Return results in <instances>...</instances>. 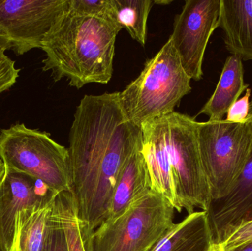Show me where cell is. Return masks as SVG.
I'll use <instances>...</instances> for the list:
<instances>
[{
    "label": "cell",
    "instance_id": "obj_1",
    "mask_svg": "<svg viewBox=\"0 0 252 251\" xmlns=\"http://www.w3.org/2000/svg\"><path fill=\"white\" fill-rule=\"evenodd\" d=\"M141 128L127 120L118 92L85 95L69 132L72 193L87 237L106 221L121 169L139 144Z\"/></svg>",
    "mask_w": 252,
    "mask_h": 251
},
{
    "label": "cell",
    "instance_id": "obj_2",
    "mask_svg": "<svg viewBox=\"0 0 252 251\" xmlns=\"http://www.w3.org/2000/svg\"><path fill=\"white\" fill-rule=\"evenodd\" d=\"M197 121L184 113L170 114L141 127V150L149 189L167 199L178 212L195 207L210 212L213 198L201 162Z\"/></svg>",
    "mask_w": 252,
    "mask_h": 251
},
{
    "label": "cell",
    "instance_id": "obj_3",
    "mask_svg": "<svg viewBox=\"0 0 252 251\" xmlns=\"http://www.w3.org/2000/svg\"><path fill=\"white\" fill-rule=\"evenodd\" d=\"M121 29L112 21L75 14L68 4L44 37L42 70L51 72L55 82L65 78L78 89L90 84H107Z\"/></svg>",
    "mask_w": 252,
    "mask_h": 251
},
{
    "label": "cell",
    "instance_id": "obj_4",
    "mask_svg": "<svg viewBox=\"0 0 252 251\" xmlns=\"http://www.w3.org/2000/svg\"><path fill=\"white\" fill-rule=\"evenodd\" d=\"M191 90V78L168 39L145 63L140 75L118 92V97L127 120L141 128L146 122L174 112Z\"/></svg>",
    "mask_w": 252,
    "mask_h": 251
},
{
    "label": "cell",
    "instance_id": "obj_5",
    "mask_svg": "<svg viewBox=\"0 0 252 251\" xmlns=\"http://www.w3.org/2000/svg\"><path fill=\"white\" fill-rule=\"evenodd\" d=\"M176 209L148 190L87 237V251H150L174 225Z\"/></svg>",
    "mask_w": 252,
    "mask_h": 251
},
{
    "label": "cell",
    "instance_id": "obj_6",
    "mask_svg": "<svg viewBox=\"0 0 252 251\" xmlns=\"http://www.w3.org/2000/svg\"><path fill=\"white\" fill-rule=\"evenodd\" d=\"M0 159L8 173L41 181L56 194L72 192L69 150L48 133L22 123L1 129Z\"/></svg>",
    "mask_w": 252,
    "mask_h": 251
},
{
    "label": "cell",
    "instance_id": "obj_7",
    "mask_svg": "<svg viewBox=\"0 0 252 251\" xmlns=\"http://www.w3.org/2000/svg\"><path fill=\"white\" fill-rule=\"evenodd\" d=\"M201 162L213 201L224 197L235 186L252 154V116L243 123L197 122Z\"/></svg>",
    "mask_w": 252,
    "mask_h": 251
},
{
    "label": "cell",
    "instance_id": "obj_8",
    "mask_svg": "<svg viewBox=\"0 0 252 251\" xmlns=\"http://www.w3.org/2000/svg\"><path fill=\"white\" fill-rule=\"evenodd\" d=\"M69 0H0V47L22 56L41 49Z\"/></svg>",
    "mask_w": 252,
    "mask_h": 251
},
{
    "label": "cell",
    "instance_id": "obj_9",
    "mask_svg": "<svg viewBox=\"0 0 252 251\" xmlns=\"http://www.w3.org/2000/svg\"><path fill=\"white\" fill-rule=\"evenodd\" d=\"M221 0H187L175 17L169 39L191 80L203 78V62L209 40L219 28Z\"/></svg>",
    "mask_w": 252,
    "mask_h": 251
},
{
    "label": "cell",
    "instance_id": "obj_10",
    "mask_svg": "<svg viewBox=\"0 0 252 251\" xmlns=\"http://www.w3.org/2000/svg\"><path fill=\"white\" fill-rule=\"evenodd\" d=\"M210 215L216 243L252 220V154L235 186ZM210 214V213H209Z\"/></svg>",
    "mask_w": 252,
    "mask_h": 251
},
{
    "label": "cell",
    "instance_id": "obj_11",
    "mask_svg": "<svg viewBox=\"0 0 252 251\" xmlns=\"http://www.w3.org/2000/svg\"><path fill=\"white\" fill-rule=\"evenodd\" d=\"M219 28L226 50L252 60V0H221Z\"/></svg>",
    "mask_w": 252,
    "mask_h": 251
},
{
    "label": "cell",
    "instance_id": "obj_12",
    "mask_svg": "<svg viewBox=\"0 0 252 251\" xmlns=\"http://www.w3.org/2000/svg\"><path fill=\"white\" fill-rule=\"evenodd\" d=\"M57 195L51 192L32 206L17 212L10 251H43Z\"/></svg>",
    "mask_w": 252,
    "mask_h": 251
},
{
    "label": "cell",
    "instance_id": "obj_13",
    "mask_svg": "<svg viewBox=\"0 0 252 251\" xmlns=\"http://www.w3.org/2000/svg\"><path fill=\"white\" fill-rule=\"evenodd\" d=\"M42 197L37 195L35 181L32 178L6 172L5 179L0 188V221L4 251L11 250L17 212Z\"/></svg>",
    "mask_w": 252,
    "mask_h": 251
},
{
    "label": "cell",
    "instance_id": "obj_14",
    "mask_svg": "<svg viewBox=\"0 0 252 251\" xmlns=\"http://www.w3.org/2000/svg\"><path fill=\"white\" fill-rule=\"evenodd\" d=\"M214 243L210 214L201 211L175 223L150 251H207Z\"/></svg>",
    "mask_w": 252,
    "mask_h": 251
},
{
    "label": "cell",
    "instance_id": "obj_15",
    "mask_svg": "<svg viewBox=\"0 0 252 251\" xmlns=\"http://www.w3.org/2000/svg\"><path fill=\"white\" fill-rule=\"evenodd\" d=\"M243 61L236 56H229L222 69L220 80L214 93L200 110L198 115L208 116L210 121L223 120L231 106L249 88L244 83Z\"/></svg>",
    "mask_w": 252,
    "mask_h": 251
},
{
    "label": "cell",
    "instance_id": "obj_16",
    "mask_svg": "<svg viewBox=\"0 0 252 251\" xmlns=\"http://www.w3.org/2000/svg\"><path fill=\"white\" fill-rule=\"evenodd\" d=\"M150 190L145 159L139 144L124 164L109 204L107 219L115 218L139 195Z\"/></svg>",
    "mask_w": 252,
    "mask_h": 251
},
{
    "label": "cell",
    "instance_id": "obj_17",
    "mask_svg": "<svg viewBox=\"0 0 252 251\" xmlns=\"http://www.w3.org/2000/svg\"><path fill=\"white\" fill-rule=\"evenodd\" d=\"M53 210L63 227L68 251H87L86 225L80 218L76 200L72 192L57 195Z\"/></svg>",
    "mask_w": 252,
    "mask_h": 251
},
{
    "label": "cell",
    "instance_id": "obj_18",
    "mask_svg": "<svg viewBox=\"0 0 252 251\" xmlns=\"http://www.w3.org/2000/svg\"><path fill=\"white\" fill-rule=\"evenodd\" d=\"M153 4L152 0H112L114 22L142 47L146 43L147 22Z\"/></svg>",
    "mask_w": 252,
    "mask_h": 251
},
{
    "label": "cell",
    "instance_id": "obj_19",
    "mask_svg": "<svg viewBox=\"0 0 252 251\" xmlns=\"http://www.w3.org/2000/svg\"><path fill=\"white\" fill-rule=\"evenodd\" d=\"M69 10L75 14L94 16L115 22L112 0H69Z\"/></svg>",
    "mask_w": 252,
    "mask_h": 251
},
{
    "label": "cell",
    "instance_id": "obj_20",
    "mask_svg": "<svg viewBox=\"0 0 252 251\" xmlns=\"http://www.w3.org/2000/svg\"><path fill=\"white\" fill-rule=\"evenodd\" d=\"M42 251H68L63 227L53 209L49 221L47 237Z\"/></svg>",
    "mask_w": 252,
    "mask_h": 251
},
{
    "label": "cell",
    "instance_id": "obj_21",
    "mask_svg": "<svg viewBox=\"0 0 252 251\" xmlns=\"http://www.w3.org/2000/svg\"><path fill=\"white\" fill-rule=\"evenodd\" d=\"M5 51L0 47V94L13 86L20 72L16 62L6 55Z\"/></svg>",
    "mask_w": 252,
    "mask_h": 251
},
{
    "label": "cell",
    "instance_id": "obj_22",
    "mask_svg": "<svg viewBox=\"0 0 252 251\" xmlns=\"http://www.w3.org/2000/svg\"><path fill=\"white\" fill-rule=\"evenodd\" d=\"M250 242H252V220L234 230L220 244L223 251H228Z\"/></svg>",
    "mask_w": 252,
    "mask_h": 251
},
{
    "label": "cell",
    "instance_id": "obj_23",
    "mask_svg": "<svg viewBox=\"0 0 252 251\" xmlns=\"http://www.w3.org/2000/svg\"><path fill=\"white\" fill-rule=\"evenodd\" d=\"M251 89L247 88L242 98L237 100L228 111L226 120L235 123H243L249 119Z\"/></svg>",
    "mask_w": 252,
    "mask_h": 251
},
{
    "label": "cell",
    "instance_id": "obj_24",
    "mask_svg": "<svg viewBox=\"0 0 252 251\" xmlns=\"http://www.w3.org/2000/svg\"><path fill=\"white\" fill-rule=\"evenodd\" d=\"M228 251H252V242L237 246Z\"/></svg>",
    "mask_w": 252,
    "mask_h": 251
},
{
    "label": "cell",
    "instance_id": "obj_25",
    "mask_svg": "<svg viewBox=\"0 0 252 251\" xmlns=\"http://www.w3.org/2000/svg\"><path fill=\"white\" fill-rule=\"evenodd\" d=\"M6 177V169L5 167H4V164L1 162L0 159V188L2 186L3 183H4V179Z\"/></svg>",
    "mask_w": 252,
    "mask_h": 251
},
{
    "label": "cell",
    "instance_id": "obj_26",
    "mask_svg": "<svg viewBox=\"0 0 252 251\" xmlns=\"http://www.w3.org/2000/svg\"><path fill=\"white\" fill-rule=\"evenodd\" d=\"M207 251H223V250L220 243H214Z\"/></svg>",
    "mask_w": 252,
    "mask_h": 251
},
{
    "label": "cell",
    "instance_id": "obj_27",
    "mask_svg": "<svg viewBox=\"0 0 252 251\" xmlns=\"http://www.w3.org/2000/svg\"><path fill=\"white\" fill-rule=\"evenodd\" d=\"M0 251H4L3 246L2 231H1V221H0Z\"/></svg>",
    "mask_w": 252,
    "mask_h": 251
},
{
    "label": "cell",
    "instance_id": "obj_28",
    "mask_svg": "<svg viewBox=\"0 0 252 251\" xmlns=\"http://www.w3.org/2000/svg\"><path fill=\"white\" fill-rule=\"evenodd\" d=\"M172 1H154V3L159 4H168L171 2Z\"/></svg>",
    "mask_w": 252,
    "mask_h": 251
},
{
    "label": "cell",
    "instance_id": "obj_29",
    "mask_svg": "<svg viewBox=\"0 0 252 251\" xmlns=\"http://www.w3.org/2000/svg\"><path fill=\"white\" fill-rule=\"evenodd\" d=\"M250 116H252V100L250 101Z\"/></svg>",
    "mask_w": 252,
    "mask_h": 251
}]
</instances>
